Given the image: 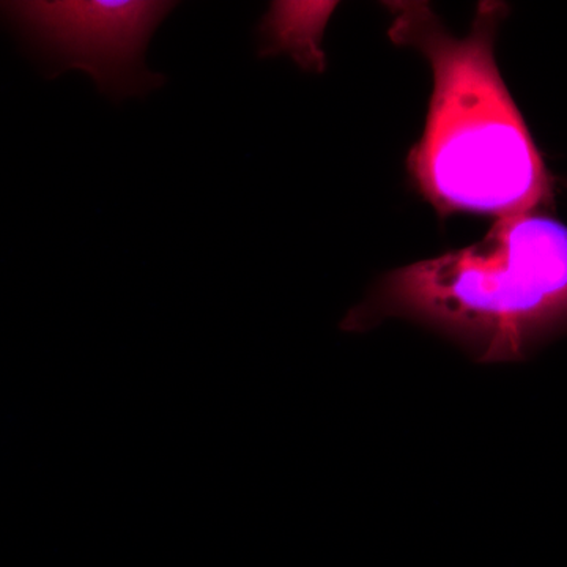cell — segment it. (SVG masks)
<instances>
[{
    "label": "cell",
    "instance_id": "3",
    "mask_svg": "<svg viewBox=\"0 0 567 567\" xmlns=\"http://www.w3.org/2000/svg\"><path fill=\"white\" fill-rule=\"evenodd\" d=\"M173 0H11L0 20L13 28L54 80L69 70L91 74L111 102L145 96L167 78L145 65L153 33Z\"/></svg>",
    "mask_w": 567,
    "mask_h": 567
},
{
    "label": "cell",
    "instance_id": "4",
    "mask_svg": "<svg viewBox=\"0 0 567 567\" xmlns=\"http://www.w3.org/2000/svg\"><path fill=\"white\" fill-rule=\"evenodd\" d=\"M333 3L274 2L257 28L260 58L286 52L306 71H322L324 22Z\"/></svg>",
    "mask_w": 567,
    "mask_h": 567
},
{
    "label": "cell",
    "instance_id": "1",
    "mask_svg": "<svg viewBox=\"0 0 567 567\" xmlns=\"http://www.w3.org/2000/svg\"><path fill=\"white\" fill-rule=\"evenodd\" d=\"M383 6L391 14L390 40L420 51L434 74L423 136L406 156L416 193L440 218L546 212L554 204V177L495 61L507 3H477L462 39L447 31L427 2Z\"/></svg>",
    "mask_w": 567,
    "mask_h": 567
},
{
    "label": "cell",
    "instance_id": "2",
    "mask_svg": "<svg viewBox=\"0 0 567 567\" xmlns=\"http://www.w3.org/2000/svg\"><path fill=\"white\" fill-rule=\"evenodd\" d=\"M410 320L481 364L525 361L567 333V226L546 212L506 216L483 240L390 271L341 328Z\"/></svg>",
    "mask_w": 567,
    "mask_h": 567
}]
</instances>
